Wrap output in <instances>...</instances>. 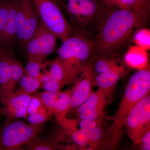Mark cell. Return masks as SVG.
I'll list each match as a JSON object with an SVG mask.
<instances>
[{
    "mask_svg": "<svg viewBox=\"0 0 150 150\" xmlns=\"http://www.w3.org/2000/svg\"><path fill=\"white\" fill-rule=\"evenodd\" d=\"M102 119L94 120L91 119H83L78 121L79 124L80 129L83 131L86 135L91 129L100 124Z\"/></svg>",
    "mask_w": 150,
    "mask_h": 150,
    "instance_id": "f546056e",
    "label": "cell"
},
{
    "mask_svg": "<svg viewBox=\"0 0 150 150\" xmlns=\"http://www.w3.org/2000/svg\"><path fill=\"white\" fill-rule=\"evenodd\" d=\"M109 95L107 91L98 88L96 91H93L83 104L74 109L77 115L76 119H102Z\"/></svg>",
    "mask_w": 150,
    "mask_h": 150,
    "instance_id": "ba28073f",
    "label": "cell"
},
{
    "mask_svg": "<svg viewBox=\"0 0 150 150\" xmlns=\"http://www.w3.org/2000/svg\"><path fill=\"white\" fill-rule=\"evenodd\" d=\"M42 125L21 120L6 122L0 130V150H18L25 147L43 130Z\"/></svg>",
    "mask_w": 150,
    "mask_h": 150,
    "instance_id": "277c9868",
    "label": "cell"
},
{
    "mask_svg": "<svg viewBox=\"0 0 150 150\" xmlns=\"http://www.w3.org/2000/svg\"><path fill=\"white\" fill-rule=\"evenodd\" d=\"M57 51L64 72L66 85L70 84L80 74L88 62L94 43L79 34L72 35L65 41Z\"/></svg>",
    "mask_w": 150,
    "mask_h": 150,
    "instance_id": "3957f363",
    "label": "cell"
},
{
    "mask_svg": "<svg viewBox=\"0 0 150 150\" xmlns=\"http://www.w3.org/2000/svg\"><path fill=\"white\" fill-rule=\"evenodd\" d=\"M127 72L126 68L123 65H118L114 69L98 74L94 80V87H98L107 91L109 94L112 92L118 81L123 77Z\"/></svg>",
    "mask_w": 150,
    "mask_h": 150,
    "instance_id": "4fadbf2b",
    "label": "cell"
},
{
    "mask_svg": "<svg viewBox=\"0 0 150 150\" xmlns=\"http://www.w3.org/2000/svg\"><path fill=\"white\" fill-rule=\"evenodd\" d=\"M93 67L92 62H88L80 74V77L71 89L70 110H74L80 106L93 91L95 78Z\"/></svg>",
    "mask_w": 150,
    "mask_h": 150,
    "instance_id": "9c48e42d",
    "label": "cell"
},
{
    "mask_svg": "<svg viewBox=\"0 0 150 150\" xmlns=\"http://www.w3.org/2000/svg\"><path fill=\"white\" fill-rule=\"evenodd\" d=\"M43 63L33 59H28L25 68V74L33 78H37L42 76L41 70Z\"/></svg>",
    "mask_w": 150,
    "mask_h": 150,
    "instance_id": "d4e9b609",
    "label": "cell"
},
{
    "mask_svg": "<svg viewBox=\"0 0 150 150\" xmlns=\"http://www.w3.org/2000/svg\"><path fill=\"white\" fill-rule=\"evenodd\" d=\"M60 91L57 92L43 91L42 92L37 93L36 96L40 98L43 105L47 108L51 113V110L58 98Z\"/></svg>",
    "mask_w": 150,
    "mask_h": 150,
    "instance_id": "cb8c5ba5",
    "label": "cell"
},
{
    "mask_svg": "<svg viewBox=\"0 0 150 150\" xmlns=\"http://www.w3.org/2000/svg\"><path fill=\"white\" fill-rule=\"evenodd\" d=\"M3 2H4V0H0V10H1Z\"/></svg>",
    "mask_w": 150,
    "mask_h": 150,
    "instance_id": "836d02e7",
    "label": "cell"
},
{
    "mask_svg": "<svg viewBox=\"0 0 150 150\" xmlns=\"http://www.w3.org/2000/svg\"><path fill=\"white\" fill-rule=\"evenodd\" d=\"M51 115L40 112H35L28 114L25 119L28 123L33 125L41 126L51 118Z\"/></svg>",
    "mask_w": 150,
    "mask_h": 150,
    "instance_id": "f1b7e54d",
    "label": "cell"
},
{
    "mask_svg": "<svg viewBox=\"0 0 150 150\" xmlns=\"http://www.w3.org/2000/svg\"><path fill=\"white\" fill-rule=\"evenodd\" d=\"M71 89L65 91H60L59 96L51 110L52 115H54L58 123H60L67 118L68 112L70 110V101Z\"/></svg>",
    "mask_w": 150,
    "mask_h": 150,
    "instance_id": "2e32d148",
    "label": "cell"
},
{
    "mask_svg": "<svg viewBox=\"0 0 150 150\" xmlns=\"http://www.w3.org/2000/svg\"><path fill=\"white\" fill-rule=\"evenodd\" d=\"M150 94L134 105L126 119L125 127L129 139L135 144L150 129Z\"/></svg>",
    "mask_w": 150,
    "mask_h": 150,
    "instance_id": "52a82bcc",
    "label": "cell"
},
{
    "mask_svg": "<svg viewBox=\"0 0 150 150\" xmlns=\"http://www.w3.org/2000/svg\"><path fill=\"white\" fill-rule=\"evenodd\" d=\"M57 38L40 20L35 32L25 46L28 59L43 63L55 50Z\"/></svg>",
    "mask_w": 150,
    "mask_h": 150,
    "instance_id": "8992f818",
    "label": "cell"
},
{
    "mask_svg": "<svg viewBox=\"0 0 150 150\" xmlns=\"http://www.w3.org/2000/svg\"><path fill=\"white\" fill-rule=\"evenodd\" d=\"M104 132L100 124L94 127L86 134L90 149L95 150L100 147Z\"/></svg>",
    "mask_w": 150,
    "mask_h": 150,
    "instance_id": "ffe728a7",
    "label": "cell"
},
{
    "mask_svg": "<svg viewBox=\"0 0 150 150\" xmlns=\"http://www.w3.org/2000/svg\"><path fill=\"white\" fill-rule=\"evenodd\" d=\"M25 148L28 150H53L59 148V145L51 140L40 139L37 136Z\"/></svg>",
    "mask_w": 150,
    "mask_h": 150,
    "instance_id": "44dd1931",
    "label": "cell"
},
{
    "mask_svg": "<svg viewBox=\"0 0 150 150\" xmlns=\"http://www.w3.org/2000/svg\"><path fill=\"white\" fill-rule=\"evenodd\" d=\"M1 116H2V115L1 114V113H0V117H1Z\"/></svg>",
    "mask_w": 150,
    "mask_h": 150,
    "instance_id": "e575fe53",
    "label": "cell"
},
{
    "mask_svg": "<svg viewBox=\"0 0 150 150\" xmlns=\"http://www.w3.org/2000/svg\"><path fill=\"white\" fill-rule=\"evenodd\" d=\"M10 50L0 48V102L12 95L10 69Z\"/></svg>",
    "mask_w": 150,
    "mask_h": 150,
    "instance_id": "7c38bea8",
    "label": "cell"
},
{
    "mask_svg": "<svg viewBox=\"0 0 150 150\" xmlns=\"http://www.w3.org/2000/svg\"><path fill=\"white\" fill-rule=\"evenodd\" d=\"M41 22L62 42L71 37L72 28L58 0H31Z\"/></svg>",
    "mask_w": 150,
    "mask_h": 150,
    "instance_id": "5b68a950",
    "label": "cell"
},
{
    "mask_svg": "<svg viewBox=\"0 0 150 150\" xmlns=\"http://www.w3.org/2000/svg\"><path fill=\"white\" fill-rule=\"evenodd\" d=\"M147 51L136 45L131 46L124 56V62L133 69L138 70L144 69L149 66V55Z\"/></svg>",
    "mask_w": 150,
    "mask_h": 150,
    "instance_id": "9a60e30c",
    "label": "cell"
},
{
    "mask_svg": "<svg viewBox=\"0 0 150 150\" xmlns=\"http://www.w3.org/2000/svg\"><path fill=\"white\" fill-rule=\"evenodd\" d=\"M145 144L150 146V129L145 132L144 134L140 137L136 144Z\"/></svg>",
    "mask_w": 150,
    "mask_h": 150,
    "instance_id": "1f68e13d",
    "label": "cell"
},
{
    "mask_svg": "<svg viewBox=\"0 0 150 150\" xmlns=\"http://www.w3.org/2000/svg\"><path fill=\"white\" fill-rule=\"evenodd\" d=\"M148 16L137 10L114 11L103 24L95 46L100 54L115 51L127 42L135 30L145 24Z\"/></svg>",
    "mask_w": 150,
    "mask_h": 150,
    "instance_id": "7a4b0ae2",
    "label": "cell"
},
{
    "mask_svg": "<svg viewBox=\"0 0 150 150\" xmlns=\"http://www.w3.org/2000/svg\"><path fill=\"white\" fill-rule=\"evenodd\" d=\"M136 46L146 51L150 49V30L146 28H141L136 32L133 38Z\"/></svg>",
    "mask_w": 150,
    "mask_h": 150,
    "instance_id": "603a6c76",
    "label": "cell"
},
{
    "mask_svg": "<svg viewBox=\"0 0 150 150\" xmlns=\"http://www.w3.org/2000/svg\"><path fill=\"white\" fill-rule=\"evenodd\" d=\"M12 0H4L0 10V40L5 29Z\"/></svg>",
    "mask_w": 150,
    "mask_h": 150,
    "instance_id": "4316f807",
    "label": "cell"
},
{
    "mask_svg": "<svg viewBox=\"0 0 150 150\" xmlns=\"http://www.w3.org/2000/svg\"><path fill=\"white\" fill-rule=\"evenodd\" d=\"M43 77V74L37 78L31 77L25 74L19 81L18 86L14 93L31 94L36 92L42 87Z\"/></svg>",
    "mask_w": 150,
    "mask_h": 150,
    "instance_id": "e0dca14e",
    "label": "cell"
},
{
    "mask_svg": "<svg viewBox=\"0 0 150 150\" xmlns=\"http://www.w3.org/2000/svg\"><path fill=\"white\" fill-rule=\"evenodd\" d=\"M18 0H12L5 29L0 40V48L10 50L17 40V10Z\"/></svg>",
    "mask_w": 150,
    "mask_h": 150,
    "instance_id": "5bb4252c",
    "label": "cell"
},
{
    "mask_svg": "<svg viewBox=\"0 0 150 150\" xmlns=\"http://www.w3.org/2000/svg\"><path fill=\"white\" fill-rule=\"evenodd\" d=\"M108 7L129 10H137L133 0H103Z\"/></svg>",
    "mask_w": 150,
    "mask_h": 150,
    "instance_id": "484cf974",
    "label": "cell"
},
{
    "mask_svg": "<svg viewBox=\"0 0 150 150\" xmlns=\"http://www.w3.org/2000/svg\"><path fill=\"white\" fill-rule=\"evenodd\" d=\"M136 9L141 12L149 15L150 9V0H133Z\"/></svg>",
    "mask_w": 150,
    "mask_h": 150,
    "instance_id": "4dcf8cb0",
    "label": "cell"
},
{
    "mask_svg": "<svg viewBox=\"0 0 150 150\" xmlns=\"http://www.w3.org/2000/svg\"><path fill=\"white\" fill-rule=\"evenodd\" d=\"M140 149L142 150H150V146L145 144H139Z\"/></svg>",
    "mask_w": 150,
    "mask_h": 150,
    "instance_id": "d6a6232c",
    "label": "cell"
},
{
    "mask_svg": "<svg viewBox=\"0 0 150 150\" xmlns=\"http://www.w3.org/2000/svg\"><path fill=\"white\" fill-rule=\"evenodd\" d=\"M33 96L29 94L15 93L2 103L0 113L6 118V122L25 118L27 107Z\"/></svg>",
    "mask_w": 150,
    "mask_h": 150,
    "instance_id": "8fae6325",
    "label": "cell"
},
{
    "mask_svg": "<svg viewBox=\"0 0 150 150\" xmlns=\"http://www.w3.org/2000/svg\"><path fill=\"white\" fill-rule=\"evenodd\" d=\"M118 64L117 60L109 57L101 56L97 60L94 64V72L98 74L106 72L114 69Z\"/></svg>",
    "mask_w": 150,
    "mask_h": 150,
    "instance_id": "7402d4cb",
    "label": "cell"
},
{
    "mask_svg": "<svg viewBox=\"0 0 150 150\" xmlns=\"http://www.w3.org/2000/svg\"><path fill=\"white\" fill-rule=\"evenodd\" d=\"M150 71L148 66L138 70L129 79L118 109L111 118L112 124L104 132L100 147L114 150L118 146L130 111L137 103L150 94Z\"/></svg>",
    "mask_w": 150,
    "mask_h": 150,
    "instance_id": "6da1fadb",
    "label": "cell"
},
{
    "mask_svg": "<svg viewBox=\"0 0 150 150\" xmlns=\"http://www.w3.org/2000/svg\"><path fill=\"white\" fill-rule=\"evenodd\" d=\"M11 91L14 93L19 81L25 74V68L21 61L16 58L11 53L10 56Z\"/></svg>",
    "mask_w": 150,
    "mask_h": 150,
    "instance_id": "ac0fdd59",
    "label": "cell"
},
{
    "mask_svg": "<svg viewBox=\"0 0 150 150\" xmlns=\"http://www.w3.org/2000/svg\"><path fill=\"white\" fill-rule=\"evenodd\" d=\"M50 68L48 71L45 72L49 76L51 79L58 82L62 88L66 85V77L64 72L62 63L58 57L56 59L49 62Z\"/></svg>",
    "mask_w": 150,
    "mask_h": 150,
    "instance_id": "d6986e66",
    "label": "cell"
},
{
    "mask_svg": "<svg viewBox=\"0 0 150 150\" xmlns=\"http://www.w3.org/2000/svg\"><path fill=\"white\" fill-rule=\"evenodd\" d=\"M73 19L85 23L94 15L103 0H58Z\"/></svg>",
    "mask_w": 150,
    "mask_h": 150,
    "instance_id": "30bf717a",
    "label": "cell"
},
{
    "mask_svg": "<svg viewBox=\"0 0 150 150\" xmlns=\"http://www.w3.org/2000/svg\"><path fill=\"white\" fill-rule=\"evenodd\" d=\"M42 87L45 91L51 92H57L63 88L58 82L51 79L45 72L43 73Z\"/></svg>",
    "mask_w": 150,
    "mask_h": 150,
    "instance_id": "83f0119b",
    "label": "cell"
}]
</instances>
